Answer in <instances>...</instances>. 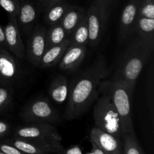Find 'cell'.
I'll use <instances>...</instances> for the list:
<instances>
[{"label":"cell","instance_id":"28","mask_svg":"<svg viewBox=\"0 0 154 154\" xmlns=\"http://www.w3.org/2000/svg\"><path fill=\"white\" fill-rule=\"evenodd\" d=\"M0 150L5 154H25L6 141L0 142Z\"/></svg>","mask_w":154,"mask_h":154},{"label":"cell","instance_id":"31","mask_svg":"<svg viewBox=\"0 0 154 154\" xmlns=\"http://www.w3.org/2000/svg\"><path fill=\"white\" fill-rule=\"evenodd\" d=\"M95 2L99 5V6H101V7L104 8L110 11L113 0H95Z\"/></svg>","mask_w":154,"mask_h":154},{"label":"cell","instance_id":"15","mask_svg":"<svg viewBox=\"0 0 154 154\" xmlns=\"http://www.w3.org/2000/svg\"><path fill=\"white\" fill-rule=\"evenodd\" d=\"M86 53L87 46L69 45L59 63V67L66 72L76 70L84 61Z\"/></svg>","mask_w":154,"mask_h":154},{"label":"cell","instance_id":"29","mask_svg":"<svg viewBox=\"0 0 154 154\" xmlns=\"http://www.w3.org/2000/svg\"><path fill=\"white\" fill-rule=\"evenodd\" d=\"M11 131V125L8 123L0 120V139L8 135Z\"/></svg>","mask_w":154,"mask_h":154},{"label":"cell","instance_id":"1","mask_svg":"<svg viewBox=\"0 0 154 154\" xmlns=\"http://www.w3.org/2000/svg\"><path fill=\"white\" fill-rule=\"evenodd\" d=\"M108 74L106 60L99 56L90 67L75 76L69 86L64 114L66 120L78 118L88 109L98 96L99 84Z\"/></svg>","mask_w":154,"mask_h":154},{"label":"cell","instance_id":"30","mask_svg":"<svg viewBox=\"0 0 154 154\" xmlns=\"http://www.w3.org/2000/svg\"><path fill=\"white\" fill-rule=\"evenodd\" d=\"M63 154H84L83 150L78 145L72 146L68 149H65Z\"/></svg>","mask_w":154,"mask_h":154},{"label":"cell","instance_id":"6","mask_svg":"<svg viewBox=\"0 0 154 154\" xmlns=\"http://www.w3.org/2000/svg\"><path fill=\"white\" fill-rule=\"evenodd\" d=\"M89 29L88 45L96 48L102 41L109 18V11L94 2L86 11Z\"/></svg>","mask_w":154,"mask_h":154},{"label":"cell","instance_id":"21","mask_svg":"<svg viewBox=\"0 0 154 154\" xmlns=\"http://www.w3.org/2000/svg\"><path fill=\"white\" fill-rule=\"evenodd\" d=\"M66 38H69L66 31L60 23L51 26L49 29L47 31V48L54 45L63 43Z\"/></svg>","mask_w":154,"mask_h":154},{"label":"cell","instance_id":"19","mask_svg":"<svg viewBox=\"0 0 154 154\" xmlns=\"http://www.w3.org/2000/svg\"><path fill=\"white\" fill-rule=\"evenodd\" d=\"M69 6L70 5L67 2L63 0L51 5V6L45 8L44 17L46 23L50 26L57 23H60Z\"/></svg>","mask_w":154,"mask_h":154},{"label":"cell","instance_id":"25","mask_svg":"<svg viewBox=\"0 0 154 154\" xmlns=\"http://www.w3.org/2000/svg\"><path fill=\"white\" fill-rule=\"evenodd\" d=\"M13 94L10 88L5 86L0 87V112L5 111L12 102Z\"/></svg>","mask_w":154,"mask_h":154},{"label":"cell","instance_id":"17","mask_svg":"<svg viewBox=\"0 0 154 154\" xmlns=\"http://www.w3.org/2000/svg\"><path fill=\"white\" fill-rule=\"evenodd\" d=\"M85 15L86 11L83 8L70 5L60 23L68 37H70Z\"/></svg>","mask_w":154,"mask_h":154},{"label":"cell","instance_id":"32","mask_svg":"<svg viewBox=\"0 0 154 154\" xmlns=\"http://www.w3.org/2000/svg\"><path fill=\"white\" fill-rule=\"evenodd\" d=\"M63 1V0H42V3L43 7L45 8H47L48 7L51 6V5H54L55 3Z\"/></svg>","mask_w":154,"mask_h":154},{"label":"cell","instance_id":"22","mask_svg":"<svg viewBox=\"0 0 154 154\" xmlns=\"http://www.w3.org/2000/svg\"><path fill=\"white\" fill-rule=\"evenodd\" d=\"M138 36L147 39H154V19L138 17L135 26Z\"/></svg>","mask_w":154,"mask_h":154},{"label":"cell","instance_id":"18","mask_svg":"<svg viewBox=\"0 0 154 154\" xmlns=\"http://www.w3.org/2000/svg\"><path fill=\"white\" fill-rule=\"evenodd\" d=\"M69 84L66 76L57 75L50 84L49 95L51 99L58 104H63L67 100L69 95Z\"/></svg>","mask_w":154,"mask_h":154},{"label":"cell","instance_id":"3","mask_svg":"<svg viewBox=\"0 0 154 154\" xmlns=\"http://www.w3.org/2000/svg\"><path fill=\"white\" fill-rule=\"evenodd\" d=\"M99 91L108 93L120 117L124 134L134 132L132 114V96L133 93L123 81L112 78L103 81L99 86Z\"/></svg>","mask_w":154,"mask_h":154},{"label":"cell","instance_id":"12","mask_svg":"<svg viewBox=\"0 0 154 154\" xmlns=\"http://www.w3.org/2000/svg\"><path fill=\"white\" fill-rule=\"evenodd\" d=\"M141 0H130L123 8L119 27V40L123 42L135 32V26Z\"/></svg>","mask_w":154,"mask_h":154},{"label":"cell","instance_id":"11","mask_svg":"<svg viewBox=\"0 0 154 154\" xmlns=\"http://www.w3.org/2000/svg\"><path fill=\"white\" fill-rule=\"evenodd\" d=\"M4 32L5 48L18 60L24 59L26 48L21 38L17 17H8V21L4 28Z\"/></svg>","mask_w":154,"mask_h":154},{"label":"cell","instance_id":"24","mask_svg":"<svg viewBox=\"0 0 154 154\" xmlns=\"http://www.w3.org/2000/svg\"><path fill=\"white\" fill-rule=\"evenodd\" d=\"M138 17L154 19V0H141Z\"/></svg>","mask_w":154,"mask_h":154},{"label":"cell","instance_id":"27","mask_svg":"<svg viewBox=\"0 0 154 154\" xmlns=\"http://www.w3.org/2000/svg\"><path fill=\"white\" fill-rule=\"evenodd\" d=\"M151 72L149 75V79L147 81V104L149 107V111H150V117H151L152 122H153V69L151 67Z\"/></svg>","mask_w":154,"mask_h":154},{"label":"cell","instance_id":"10","mask_svg":"<svg viewBox=\"0 0 154 154\" xmlns=\"http://www.w3.org/2000/svg\"><path fill=\"white\" fill-rule=\"evenodd\" d=\"M46 33L45 27L36 25L27 42L25 55H26L27 60L35 66H39L42 56L47 49Z\"/></svg>","mask_w":154,"mask_h":154},{"label":"cell","instance_id":"16","mask_svg":"<svg viewBox=\"0 0 154 154\" xmlns=\"http://www.w3.org/2000/svg\"><path fill=\"white\" fill-rule=\"evenodd\" d=\"M69 45H70V39L69 38L60 45H54L47 48L39 63V67L47 69V68L55 66L57 63H60V60Z\"/></svg>","mask_w":154,"mask_h":154},{"label":"cell","instance_id":"33","mask_svg":"<svg viewBox=\"0 0 154 154\" xmlns=\"http://www.w3.org/2000/svg\"><path fill=\"white\" fill-rule=\"evenodd\" d=\"M0 47L5 48V32L4 28L0 25Z\"/></svg>","mask_w":154,"mask_h":154},{"label":"cell","instance_id":"26","mask_svg":"<svg viewBox=\"0 0 154 154\" xmlns=\"http://www.w3.org/2000/svg\"><path fill=\"white\" fill-rule=\"evenodd\" d=\"M19 5V0H0V6L8 14L10 17H17Z\"/></svg>","mask_w":154,"mask_h":154},{"label":"cell","instance_id":"8","mask_svg":"<svg viewBox=\"0 0 154 154\" xmlns=\"http://www.w3.org/2000/svg\"><path fill=\"white\" fill-rule=\"evenodd\" d=\"M20 60L0 47V84L11 89L22 78L23 69Z\"/></svg>","mask_w":154,"mask_h":154},{"label":"cell","instance_id":"14","mask_svg":"<svg viewBox=\"0 0 154 154\" xmlns=\"http://www.w3.org/2000/svg\"><path fill=\"white\" fill-rule=\"evenodd\" d=\"M37 8L30 0L20 1L19 9L17 14L18 28L25 35H29L36 26Z\"/></svg>","mask_w":154,"mask_h":154},{"label":"cell","instance_id":"13","mask_svg":"<svg viewBox=\"0 0 154 154\" xmlns=\"http://www.w3.org/2000/svg\"><path fill=\"white\" fill-rule=\"evenodd\" d=\"M90 142L94 143L105 154H123V147L120 138L94 126L90 133Z\"/></svg>","mask_w":154,"mask_h":154},{"label":"cell","instance_id":"2","mask_svg":"<svg viewBox=\"0 0 154 154\" xmlns=\"http://www.w3.org/2000/svg\"><path fill=\"white\" fill-rule=\"evenodd\" d=\"M154 50V39L134 38L120 56L112 78L123 81L133 93L137 81Z\"/></svg>","mask_w":154,"mask_h":154},{"label":"cell","instance_id":"9","mask_svg":"<svg viewBox=\"0 0 154 154\" xmlns=\"http://www.w3.org/2000/svg\"><path fill=\"white\" fill-rule=\"evenodd\" d=\"M14 137L24 139L44 140V141H62V135L52 124L32 123L21 126L14 131Z\"/></svg>","mask_w":154,"mask_h":154},{"label":"cell","instance_id":"34","mask_svg":"<svg viewBox=\"0 0 154 154\" xmlns=\"http://www.w3.org/2000/svg\"><path fill=\"white\" fill-rule=\"evenodd\" d=\"M0 154H5L4 153H3V152H2L1 150H0Z\"/></svg>","mask_w":154,"mask_h":154},{"label":"cell","instance_id":"23","mask_svg":"<svg viewBox=\"0 0 154 154\" xmlns=\"http://www.w3.org/2000/svg\"><path fill=\"white\" fill-rule=\"evenodd\" d=\"M122 138L123 154H144L137 140L135 132L124 134Z\"/></svg>","mask_w":154,"mask_h":154},{"label":"cell","instance_id":"20","mask_svg":"<svg viewBox=\"0 0 154 154\" xmlns=\"http://www.w3.org/2000/svg\"><path fill=\"white\" fill-rule=\"evenodd\" d=\"M70 45H84L87 46L89 42V29L87 24V13L82 20L76 27L69 37Z\"/></svg>","mask_w":154,"mask_h":154},{"label":"cell","instance_id":"7","mask_svg":"<svg viewBox=\"0 0 154 154\" xmlns=\"http://www.w3.org/2000/svg\"><path fill=\"white\" fill-rule=\"evenodd\" d=\"M17 148L25 154H48L54 153L63 154L65 148L61 144V141L51 140L24 139V138L14 137L10 140H6Z\"/></svg>","mask_w":154,"mask_h":154},{"label":"cell","instance_id":"4","mask_svg":"<svg viewBox=\"0 0 154 154\" xmlns=\"http://www.w3.org/2000/svg\"><path fill=\"white\" fill-rule=\"evenodd\" d=\"M100 92L102 96L98 99L93 108L94 126L120 139L124 132L120 116L108 93L104 91Z\"/></svg>","mask_w":154,"mask_h":154},{"label":"cell","instance_id":"5","mask_svg":"<svg viewBox=\"0 0 154 154\" xmlns=\"http://www.w3.org/2000/svg\"><path fill=\"white\" fill-rule=\"evenodd\" d=\"M20 117L28 123H42L55 124L60 121L57 110L47 99L38 98L27 104L20 112Z\"/></svg>","mask_w":154,"mask_h":154}]
</instances>
